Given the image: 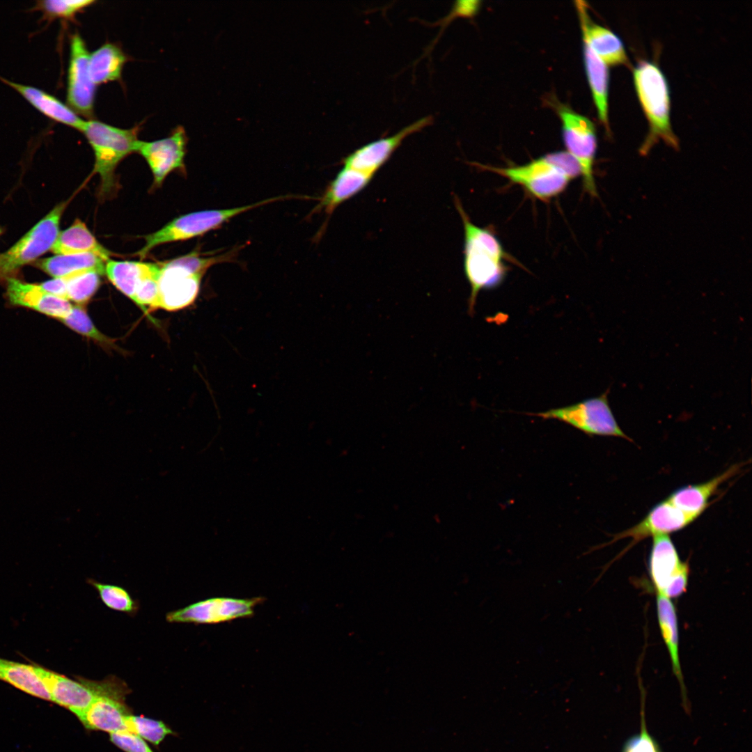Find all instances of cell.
Segmentation results:
<instances>
[{"mask_svg": "<svg viewBox=\"0 0 752 752\" xmlns=\"http://www.w3.org/2000/svg\"><path fill=\"white\" fill-rule=\"evenodd\" d=\"M455 203L464 227V270L471 286L469 313L473 315L478 293L496 288L503 281L507 253L493 233L471 221L457 197Z\"/></svg>", "mask_w": 752, "mask_h": 752, "instance_id": "obj_1", "label": "cell"}, {"mask_svg": "<svg viewBox=\"0 0 752 752\" xmlns=\"http://www.w3.org/2000/svg\"><path fill=\"white\" fill-rule=\"evenodd\" d=\"M478 166L522 186L542 201L561 194L572 180L581 175L577 161L563 151L547 154L522 166L495 167L478 164Z\"/></svg>", "mask_w": 752, "mask_h": 752, "instance_id": "obj_2", "label": "cell"}, {"mask_svg": "<svg viewBox=\"0 0 752 752\" xmlns=\"http://www.w3.org/2000/svg\"><path fill=\"white\" fill-rule=\"evenodd\" d=\"M634 86L650 124V132L641 152L647 153L659 139L676 148L678 140L670 122V97L666 78L654 63L641 61L634 70Z\"/></svg>", "mask_w": 752, "mask_h": 752, "instance_id": "obj_3", "label": "cell"}, {"mask_svg": "<svg viewBox=\"0 0 752 752\" xmlns=\"http://www.w3.org/2000/svg\"><path fill=\"white\" fill-rule=\"evenodd\" d=\"M139 130V127L121 129L93 119L84 121L80 132L93 150V173L100 178L102 196L111 195L116 190V169L125 157L136 152Z\"/></svg>", "mask_w": 752, "mask_h": 752, "instance_id": "obj_4", "label": "cell"}, {"mask_svg": "<svg viewBox=\"0 0 752 752\" xmlns=\"http://www.w3.org/2000/svg\"><path fill=\"white\" fill-rule=\"evenodd\" d=\"M289 197H272L240 207L205 210L182 215L169 222L158 230L144 236L145 244L138 251L137 254L143 258L152 249L159 245L202 235L220 227L225 222L242 213Z\"/></svg>", "mask_w": 752, "mask_h": 752, "instance_id": "obj_5", "label": "cell"}, {"mask_svg": "<svg viewBox=\"0 0 752 752\" xmlns=\"http://www.w3.org/2000/svg\"><path fill=\"white\" fill-rule=\"evenodd\" d=\"M81 680L95 696L91 705L77 716L83 725L109 734L128 731L127 721L131 714L125 704L129 692L127 684L114 676L101 681Z\"/></svg>", "mask_w": 752, "mask_h": 752, "instance_id": "obj_6", "label": "cell"}, {"mask_svg": "<svg viewBox=\"0 0 752 752\" xmlns=\"http://www.w3.org/2000/svg\"><path fill=\"white\" fill-rule=\"evenodd\" d=\"M609 389L597 397L570 405L526 414L543 419H555L590 436L615 437L633 441L618 425L609 405Z\"/></svg>", "mask_w": 752, "mask_h": 752, "instance_id": "obj_7", "label": "cell"}, {"mask_svg": "<svg viewBox=\"0 0 752 752\" xmlns=\"http://www.w3.org/2000/svg\"><path fill=\"white\" fill-rule=\"evenodd\" d=\"M67 205L66 201L58 204L16 244L0 254V280L11 277L20 267L52 249Z\"/></svg>", "mask_w": 752, "mask_h": 752, "instance_id": "obj_8", "label": "cell"}, {"mask_svg": "<svg viewBox=\"0 0 752 752\" xmlns=\"http://www.w3.org/2000/svg\"><path fill=\"white\" fill-rule=\"evenodd\" d=\"M563 139L568 152L579 164L585 190L597 195L593 166L597 151L595 128L591 120L565 105H558Z\"/></svg>", "mask_w": 752, "mask_h": 752, "instance_id": "obj_9", "label": "cell"}, {"mask_svg": "<svg viewBox=\"0 0 752 752\" xmlns=\"http://www.w3.org/2000/svg\"><path fill=\"white\" fill-rule=\"evenodd\" d=\"M649 558V572L657 593L668 598L685 592L689 568L679 554L668 534L653 536Z\"/></svg>", "mask_w": 752, "mask_h": 752, "instance_id": "obj_10", "label": "cell"}, {"mask_svg": "<svg viewBox=\"0 0 752 752\" xmlns=\"http://www.w3.org/2000/svg\"><path fill=\"white\" fill-rule=\"evenodd\" d=\"M262 600L261 597L210 598L169 612L166 614V620L178 623L217 624L251 617L254 613L256 606L260 603Z\"/></svg>", "mask_w": 752, "mask_h": 752, "instance_id": "obj_11", "label": "cell"}, {"mask_svg": "<svg viewBox=\"0 0 752 752\" xmlns=\"http://www.w3.org/2000/svg\"><path fill=\"white\" fill-rule=\"evenodd\" d=\"M89 56L84 40L74 34L70 44L67 102L75 113L86 116L93 113L96 90L89 72Z\"/></svg>", "mask_w": 752, "mask_h": 752, "instance_id": "obj_12", "label": "cell"}, {"mask_svg": "<svg viewBox=\"0 0 752 752\" xmlns=\"http://www.w3.org/2000/svg\"><path fill=\"white\" fill-rule=\"evenodd\" d=\"M698 517V515L686 512L666 499L655 506L639 523L615 534L610 542L593 547L583 555L626 538H632L631 545H633L650 536L675 532L687 526Z\"/></svg>", "mask_w": 752, "mask_h": 752, "instance_id": "obj_13", "label": "cell"}, {"mask_svg": "<svg viewBox=\"0 0 752 752\" xmlns=\"http://www.w3.org/2000/svg\"><path fill=\"white\" fill-rule=\"evenodd\" d=\"M186 144L187 136L181 127L164 139L138 141L136 152L148 164L155 185H160L171 171L184 168Z\"/></svg>", "mask_w": 752, "mask_h": 752, "instance_id": "obj_14", "label": "cell"}, {"mask_svg": "<svg viewBox=\"0 0 752 752\" xmlns=\"http://www.w3.org/2000/svg\"><path fill=\"white\" fill-rule=\"evenodd\" d=\"M160 265L157 308L173 311L191 305L198 294L203 275L167 262Z\"/></svg>", "mask_w": 752, "mask_h": 752, "instance_id": "obj_15", "label": "cell"}, {"mask_svg": "<svg viewBox=\"0 0 752 752\" xmlns=\"http://www.w3.org/2000/svg\"><path fill=\"white\" fill-rule=\"evenodd\" d=\"M432 122V117L423 118L394 135L361 147L344 159V166L374 175L388 161L405 138L421 130Z\"/></svg>", "mask_w": 752, "mask_h": 752, "instance_id": "obj_16", "label": "cell"}, {"mask_svg": "<svg viewBox=\"0 0 752 752\" xmlns=\"http://www.w3.org/2000/svg\"><path fill=\"white\" fill-rule=\"evenodd\" d=\"M33 669L45 684L52 701L68 708L76 716L84 712L95 697L79 677L74 680L38 666H33Z\"/></svg>", "mask_w": 752, "mask_h": 752, "instance_id": "obj_17", "label": "cell"}, {"mask_svg": "<svg viewBox=\"0 0 752 752\" xmlns=\"http://www.w3.org/2000/svg\"><path fill=\"white\" fill-rule=\"evenodd\" d=\"M583 40L607 65L627 64L628 58L620 39L611 31L594 23L584 1L575 2Z\"/></svg>", "mask_w": 752, "mask_h": 752, "instance_id": "obj_18", "label": "cell"}, {"mask_svg": "<svg viewBox=\"0 0 752 752\" xmlns=\"http://www.w3.org/2000/svg\"><path fill=\"white\" fill-rule=\"evenodd\" d=\"M1 79L46 117L79 131L81 130L85 120L79 118L68 104L56 97L34 86L23 85L3 78Z\"/></svg>", "mask_w": 752, "mask_h": 752, "instance_id": "obj_19", "label": "cell"}, {"mask_svg": "<svg viewBox=\"0 0 752 752\" xmlns=\"http://www.w3.org/2000/svg\"><path fill=\"white\" fill-rule=\"evenodd\" d=\"M373 175L343 166L329 183L312 213L323 211L329 215L339 205L363 189Z\"/></svg>", "mask_w": 752, "mask_h": 752, "instance_id": "obj_20", "label": "cell"}, {"mask_svg": "<svg viewBox=\"0 0 752 752\" xmlns=\"http://www.w3.org/2000/svg\"><path fill=\"white\" fill-rule=\"evenodd\" d=\"M742 464H734L722 473L700 484L688 485L673 492L666 499L677 508L700 516L719 486L739 472Z\"/></svg>", "mask_w": 752, "mask_h": 752, "instance_id": "obj_21", "label": "cell"}, {"mask_svg": "<svg viewBox=\"0 0 752 752\" xmlns=\"http://www.w3.org/2000/svg\"><path fill=\"white\" fill-rule=\"evenodd\" d=\"M657 611L659 628L669 653L672 669L680 685L682 700L687 710L686 688L679 656V635L675 608L671 599L657 593Z\"/></svg>", "mask_w": 752, "mask_h": 752, "instance_id": "obj_22", "label": "cell"}, {"mask_svg": "<svg viewBox=\"0 0 752 752\" xmlns=\"http://www.w3.org/2000/svg\"><path fill=\"white\" fill-rule=\"evenodd\" d=\"M51 250L56 255L91 253L106 262L111 255L96 240L84 222L79 219H76L70 227L59 232Z\"/></svg>", "mask_w": 752, "mask_h": 752, "instance_id": "obj_23", "label": "cell"}, {"mask_svg": "<svg viewBox=\"0 0 752 752\" xmlns=\"http://www.w3.org/2000/svg\"><path fill=\"white\" fill-rule=\"evenodd\" d=\"M583 58L586 75L598 118L605 129L609 130L608 94L609 79L608 65L585 42H583Z\"/></svg>", "mask_w": 752, "mask_h": 752, "instance_id": "obj_24", "label": "cell"}, {"mask_svg": "<svg viewBox=\"0 0 752 752\" xmlns=\"http://www.w3.org/2000/svg\"><path fill=\"white\" fill-rule=\"evenodd\" d=\"M105 263L102 258L91 253L56 255L38 260L36 265L54 278L65 277L87 271L105 274Z\"/></svg>", "mask_w": 752, "mask_h": 752, "instance_id": "obj_25", "label": "cell"}, {"mask_svg": "<svg viewBox=\"0 0 752 752\" xmlns=\"http://www.w3.org/2000/svg\"><path fill=\"white\" fill-rule=\"evenodd\" d=\"M127 61V56L115 44L105 43L95 49L90 54L88 61L89 72L94 84L120 79Z\"/></svg>", "mask_w": 752, "mask_h": 752, "instance_id": "obj_26", "label": "cell"}, {"mask_svg": "<svg viewBox=\"0 0 752 752\" xmlns=\"http://www.w3.org/2000/svg\"><path fill=\"white\" fill-rule=\"evenodd\" d=\"M157 266V263L109 259L105 263V274L118 290L134 301L139 282Z\"/></svg>", "mask_w": 752, "mask_h": 752, "instance_id": "obj_27", "label": "cell"}, {"mask_svg": "<svg viewBox=\"0 0 752 752\" xmlns=\"http://www.w3.org/2000/svg\"><path fill=\"white\" fill-rule=\"evenodd\" d=\"M0 680L38 698L51 700V696L33 665L0 658Z\"/></svg>", "mask_w": 752, "mask_h": 752, "instance_id": "obj_28", "label": "cell"}, {"mask_svg": "<svg viewBox=\"0 0 752 752\" xmlns=\"http://www.w3.org/2000/svg\"><path fill=\"white\" fill-rule=\"evenodd\" d=\"M100 276L97 272L87 271L63 277L66 282V299L84 306L99 288Z\"/></svg>", "mask_w": 752, "mask_h": 752, "instance_id": "obj_29", "label": "cell"}, {"mask_svg": "<svg viewBox=\"0 0 752 752\" xmlns=\"http://www.w3.org/2000/svg\"><path fill=\"white\" fill-rule=\"evenodd\" d=\"M77 333L93 340L105 349H116L114 340L101 333L82 306H73L70 314L61 320Z\"/></svg>", "mask_w": 752, "mask_h": 752, "instance_id": "obj_30", "label": "cell"}, {"mask_svg": "<svg viewBox=\"0 0 752 752\" xmlns=\"http://www.w3.org/2000/svg\"><path fill=\"white\" fill-rule=\"evenodd\" d=\"M46 292L40 285L28 283L15 278H8L6 297L13 306L38 311Z\"/></svg>", "mask_w": 752, "mask_h": 752, "instance_id": "obj_31", "label": "cell"}, {"mask_svg": "<svg viewBox=\"0 0 752 752\" xmlns=\"http://www.w3.org/2000/svg\"><path fill=\"white\" fill-rule=\"evenodd\" d=\"M92 0H42L36 1L33 10L40 11L45 19H72L77 14L94 4Z\"/></svg>", "mask_w": 752, "mask_h": 752, "instance_id": "obj_32", "label": "cell"}, {"mask_svg": "<svg viewBox=\"0 0 752 752\" xmlns=\"http://www.w3.org/2000/svg\"><path fill=\"white\" fill-rule=\"evenodd\" d=\"M127 723L129 732L154 745L159 744L168 735L173 733L164 722L143 716L130 714Z\"/></svg>", "mask_w": 752, "mask_h": 752, "instance_id": "obj_33", "label": "cell"}, {"mask_svg": "<svg viewBox=\"0 0 752 752\" xmlns=\"http://www.w3.org/2000/svg\"><path fill=\"white\" fill-rule=\"evenodd\" d=\"M88 583L97 590L101 600L107 607L127 613L136 611L137 603L124 588L93 579H89Z\"/></svg>", "mask_w": 752, "mask_h": 752, "instance_id": "obj_34", "label": "cell"}, {"mask_svg": "<svg viewBox=\"0 0 752 752\" xmlns=\"http://www.w3.org/2000/svg\"><path fill=\"white\" fill-rule=\"evenodd\" d=\"M160 272L159 263L153 271L141 279L136 289L133 301L145 312L147 311L146 306L152 309L157 308L158 280Z\"/></svg>", "mask_w": 752, "mask_h": 752, "instance_id": "obj_35", "label": "cell"}, {"mask_svg": "<svg viewBox=\"0 0 752 752\" xmlns=\"http://www.w3.org/2000/svg\"><path fill=\"white\" fill-rule=\"evenodd\" d=\"M641 710V732L625 743L622 752H662L657 742L647 729L645 716V696L642 694Z\"/></svg>", "mask_w": 752, "mask_h": 752, "instance_id": "obj_36", "label": "cell"}, {"mask_svg": "<svg viewBox=\"0 0 752 752\" xmlns=\"http://www.w3.org/2000/svg\"><path fill=\"white\" fill-rule=\"evenodd\" d=\"M72 306L67 299L47 292L37 311L61 320L70 314Z\"/></svg>", "mask_w": 752, "mask_h": 752, "instance_id": "obj_37", "label": "cell"}, {"mask_svg": "<svg viewBox=\"0 0 752 752\" xmlns=\"http://www.w3.org/2000/svg\"><path fill=\"white\" fill-rule=\"evenodd\" d=\"M110 740L125 752H153L144 739L129 731L111 733Z\"/></svg>", "mask_w": 752, "mask_h": 752, "instance_id": "obj_38", "label": "cell"}, {"mask_svg": "<svg viewBox=\"0 0 752 752\" xmlns=\"http://www.w3.org/2000/svg\"><path fill=\"white\" fill-rule=\"evenodd\" d=\"M40 285L46 292L66 299V282L64 278H54Z\"/></svg>", "mask_w": 752, "mask_h": 752, "instance_id": "obj_39", "label": "cell"}, {"mask_svg": "<svg viewBox=\"0 0 752 752\" xmlns=\"http://www.w3.org/2000/svg\"><path fill=\"white\" fill-rule=\"evenodd\" d=\"M0 234H1V229H0Z\"/></svg>", "mask_w": 752, "mask_h": 752, "instance_id": "obj_40", "label": "cell"}]
</instances>
